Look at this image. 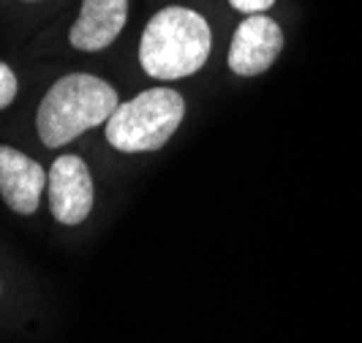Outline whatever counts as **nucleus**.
<instances>
[{
	"mask_svg": "<svg viewBox=\"0 0 362 343\" xmlns=\"http://www.w3.org/2000/svg\"><path fill=\"white\" fill-rule=\"evenodd\" d=\"M117 107V91L109 82L93 74H66L38 104V139L47 147L69 145L79 134L107 123Z\"/></svg>",
	"mask_w": 362,
	"mask_h": 343,
	"instance_id": "obj_2",
	"label": "nucleus"
},
{
	"mask_svg": "<svg viewBox=\"0 0 362 343\" xmlns=\"http://www.w3.org/2000/svg\"><path fill=\"white\" fill-rule=\"evenodd\" d=\"M185 101L172 88L139 93L112 112L107 120V142L120 153H150L163 147L180 128Z\"/></svg>",
	"mask_w": 362,
	"mask_h": 343,
	"instance_id": "obj_3",
	"label": "nucleus"
},
{
	"mask_svg": "<svg viewBox=\"0 0 362 343\" xmlns=\"http://www.w3.org/2000/svg\"><path fill=\"white\" fill-rule=\"evenodd\" d=\"M17 74L11 71L6 63H0V109H6L17 98Z\"/></svg>",
	"mask_w": 362,
	"mask_h": 343,
	"instance_id": "obj_8",
	"label": "nucleus"
},
{
	"mask_svg": "<svg viewBox=\"0 0 362 343\" xmlns=\"http://www.w3.org/2000/svg\"><path fill=\"white\" fill-rule=\"evenodd\" d=\"M229 3H232V8L243 11V14H264L275 0H229Z\"/></svg>",
	"mask_w": 362,
	"mask_h": 343,
	"instance_id": "obj_9",
	"label": "nucleus"
},
{
	"mask_svg": "<svg viewBox=\"0 0 362 343\" xmlns=\"http://www.w3.org/2000/svg\"><path fill=\"white\" fill-rule=\"evenodd\" d=\"M128 0H82V11L69 30L74 50L98 52L109 47L126 28Z\"/></svg>",
	"mask_w": 362,
	"mask_h": 343,
	"instance_id": "obj_7",
	"label": "nucleus"
},
{
	"mask_svg": "<svg viewBox=\"0 0 362 343\" xmlns=\"http://www.w3.org/2000/svg\"><path fill=\"white\" fill-rule=\"evenodd\" d=\"M210 47L213 33L207 19L191 8L169 6L145 25L139 63L147 76L172 82L199 71L210 57Z\"/></svg>",
	"mask_w": 362,
	"mask_h": 343,
	"instance_id": "obj_1",
	"label": "nucleus"
},
{
	"mask_svg": "<svg viewBox=\"0 0 362 343\" xmlns=\"http://www.w3.org/2000/svg\"><path fill=\"white\" fill-rule=\"evenodd\" d=\"M49 210L57 223L76 226L93 210V178L79 156H60L47 172Z\"/></svg>",
	"mask_w": 362,
	"mask_h": 343,
	"instance_id": "obj_4",
	"label": "nucleus"
},
{
	"mask_svg": "<svg viewBox=\"0 0 362 343\" xmlns=\"http://www.w3.org/2000/svg\"><path fill=\"white\" fill-rule=\"evenodd\" d=\"M44 182L47 175L41 163L14 147L0 145V197L14 213L19 216L36 213Z\"/></svg>",
	"mask_w": 362,
	"mask_h": 343,
	"instance_id": "obj_6",
	"label": "nucleus"
},
{
	"mask_svg": "<svg viewBox=\"0 0 362 343\" xmlns=\"http://www.w3.org/2000/svg\"><path fill=\"white\" fill-rule=\"evenodd\" d=\"M284 50V30L275 19L251 14L237 25L229 47V69L237 76H259L270 69Z\"/></svg>",
	"mask_w": 362,
	"mask_h": 343,
	"instance_id": "obj_5",
	"label": "nucleus"
}]
</instances>
